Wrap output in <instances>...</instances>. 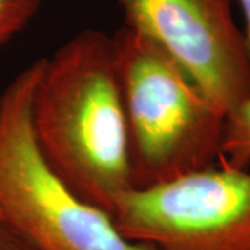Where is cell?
Instances as JSON below:
<instances>
[{"label": "cell", "mask_w": 250, "mask_h": 250, "mask_svg": "<svg viewBox=\"0 0 250 250\" xmlns=\"http://www.w3.org/2000/svg\"><path fill=\"white\" fill-rule=\"evenodd\" d=\"M221 163L235 168L250 167V98L225 117Z\"/></svg>", "instance_id": "cell-6"}, {"label": "cell", "mask_w": 250, "mask_h": 250, "mask_svg": "<svg viewBox=\"0 0 250 250\" xmlns=\"http://www.w3.org/2000/svg\"><path fill=\"white\" fill-rule=\"evenodd\" d=\"M134 189L156 187L221 160L225 117L150 39L113 35Z\"/></svg>", "instance_id": "cell-2"}, {"label": "cell", "mask_w": 250, "mask_h": 250, "mask_svg": "<svg viewBox=\"0 0 250 250\" xmlns=\"http://www.w3.org/2000/svg\"><path fill=\"white\" fill-rule=\"evenodd\" d=\"M31 123L46 161L85 202L110 214L134 189L113 36L85 29L42 57Z\"/></svg>", "instance_id": "cell-1"}, {"label": "cell", "mask_w": 250, "mask_h": 250, "mask_svg": "<svg viewBox=\"0 0 250 250\" xmlns=\"http://www.w3.org/2000/svg\"><path fill=\"white\" fill-rule=\"evenodd\" d=\"M39 6L41 0H0V46L27 27Z\"/></svg>", "instance_id": "cell-7"}, {"label": "cell", "mask_w": 250, "mask_h": 250, "mask_svg": "<svg viewBox=\"0 0 250 250\" xmlns=\"http://www.w3.org/2000/svg\"><path fill=\"white\" fill-rule=\"evenodd\" d=\"M233 0H120L124 27L150 39L227 117L250 98V59Z\"/></svg>", "instance_id": "cell-5"}, {"label": "cell", "mask_w": 250, "mask_h": 250, "mask_svg": "<svg viewBox=\"0 0 250 250\" xmlns=\"http://www.w3.org/2000/svg\"><path fill=\"white\" fill-rule=\"evenodd\" d=\"M110 215L126 239L159 250H250V168L217 163L131 189Z\"/></svg>", "instance_id": "cell-4"}, {"label": "cell", "mask_w": 250, "mask_h": 250, "mask_svg": "<svg viewBox=\"0 0 250 250\" xmlns=\"http://www.w3.org/2000/svg\"><path fill=\"white\" fill-rule=\"evenodd\" d=\"M42 57L0 95V213L36 250H159L126 239L111 215L81 199L36 143L31 104Z\"/></svg>", "instance_id": "cell-3"}, {"label": "cell", "mask_w": 250, "mask_h": 250, "mask_svg": "<svg viewBox=\"0 0 250 250\" xmlns=\"http://www.w3.org/2000/svg\"><path fill=\"white\" fill-rule=\"evenodd\" d=\"M0 221H3V218H1V213H0Z\"/></svg>", "instance_id": "cell-10"}, {"label": "cell", "mask_w": 250, "mask_h": 250, "mask_svg": "<svg viewBox=\"0 0 250 250\" xmlns=\"http://www.w3.org/2000/svg\"><path fill=\"white\" fill-rule=\"evenodd\" d=\"M241 6L243 18H245V31H243V38H245V45L250 59V0H236Z\"/></svg>", "instance_id": "cell-9"}, {"label": "cell", "mask_w": 250, "mask_h": 250, "mask_svg": "<svg viewBox=\"0 0 250 250\" xmlns=\"http://www.w3.org/2000/svg\"><path fill=\"white\" fill-rule=\"evenodd\" d=\"M0 250H36L0 221Z\"/></svg>", "instance_id": "cell-8"}]
</instances>
